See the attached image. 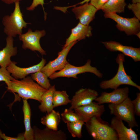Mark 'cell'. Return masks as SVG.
<instances>
[{
	"instance_id": "cell-21",
	"label": "cell",
	"mask_w": 140,
	"mask_h": 140,
	"mask_svg": "<svg viewBox=\"0 0 140 140\" xmlns=\"http://www.w3.org/2000/svg\"><path fill=\"white\" fill-rule=\"evenodd\" d=\"M55 90V85L51 86L42 95L41 104L38 106L41 112L48 114L53 110V97Z\"/></svg>"
},
{
	"instance_id": "cell-37",
	"label": "cell",
	"mask_w": 140,
	"mask_h": 140,
	"mask_svg": "<svg viewBox=\"0 0 140 140\" xmlns=\"http://www.w3.org/2000/svg\"><path fill=\"white\" fill-rule=\"evenodd\" d=\"M139 39L140 38V31L137 33L135 34Z\"/></svg>"
},
{
	"instance_id": "cell-1",
	"label": "cell",
	"mask_w": 140,
	"mask_h": 140,
	"mask_svg": "<svg viewBox=\"0 0 140 140\" xmlns=\"http://www.w3.org/2000/svg\"><path fill=\"white\" fill-rule=\"evenodd\" d=\"M7 88L9 91L17 93L23 99H32L40 102L42 95L47 90L34 82L31 76H29L20 80L14 79Z\"/></svg>"
},
{
	"instance_id": "cell-5",
	"label": "cell",
	"mask_w": 140,
	"mask_h": 140,
	"mask_svg": "<svg viewBox=\"0 0 140 140\" xmlns=\"http://www.w3.org/2000/svg\"><path fill=\"white\" fill-rule=\"evenodd\" d=\"M108 107L111 114L125 121L129 128L138 127L132 101L128 97L120 103H109Z\"/></svg>"
},
{
	"instance_id": "cell-9",
	"label": "cell",
	"mask_w": 140,
	"mask_h": 140,
	"mask_svg": "<svg viewBox=\"0 0 140 140\" xmlns=\"http://www.w3.org/2000/svg\"><path fill=\"white\" fill-rule=\"evenodd\" d=\"M75 41L69 44L58 53V57L54 60L50 61L41 69V71L48 78L57 71H61L68 62L66 60L67 55L72 47L77 42Z\"/></svg>"
},
{
	"instance_id": "cell-11",
	"label": "cell",
	"mask_w": 140,
	"mask_h": 140,
	"mask_svg": "<svg viewBox=\"0 0 140 140\" xmlns=\"http://www.w3.org/2000/svg\"><path fill=\"white\" fill-rule=\"evenodd\" d=\"M98 92L90 88H81L76 92L71 100V109L90 103L98 96Z\"/></svg>"
},
{
	"instance_id": "cell-22",
	"label": "cell",
	"mask_w": 140,
	"mask_h": 140,
	"mask_svg": "<svg viewBox=\"0 0 140 140\" xmlns=\"http://www.w3.org/2000/svg\"><path fill=\"white\" fill-rule=\"evenodd\" d=\"M61 119L59 112L53 110L41 118V122L47 128L54 130H57Z\"/></svg>"
},
{
	"instance_id": "cell-17",
	"label": "cell",
	"mask_w": 140,
	"mask_h": 140,
	"mask_svg": "<svg viewBox=\"0 0 140 140\" xmlns=\"http://www.w3.org/2000/svg\"><path fill=\"white\" fill-rule=\"evenodd\" d=\"M34 140H66L65 133L61 130H54L46 127L41 129L36 126L32 128Z\"/></svg>"
},
{
	"instance_id": "cell-13",
	"label": "cell",
	"mask_w": 140,
	"mask_h": 140,
	"mask_svg": "<svg viewBox=\"0 0 140 140\" xmlns=\"http://www.w3.org/2000/svg\"><path fill=\"white\" fill-rule=\"evenodd\" d=\"M106 48L111 52L118 51L131 58L135 62L140 61V48L124 45L115 41H102Z\"/></svg>"
},
{
	"instance_id": "cell-3",
	"label": "cell",
	"mask_w": 140,
	"mask_h": 140,
	"mask_svg": "<svg viewBox=\"0 0 140 140\" xmlns=\"http://www.w3.org/2000/svg\"><path fill=\"white\" fill-rule=\"evenodd\" d=\"M19 3V2H15L13 12L10 15L5 16L2 18L3 31L8 36L15 37L17 35L22 34L23 29L26 28L28 24H31L24 20Z\"/></svg>"
},
{
	"instance_id": "cell-15",
	"label": "cell",
	"mask_w": 140,
	"mask_h": 140,
	"mask_svg": "<svg viewBox=\"0 0 140 140\" xmlns=\"http://www.w3.org/2000/svg\"><path fill=\"white\" fill-rule=\"evenodd\" d=\"M72 11L75 14L76 19L79 20L80 23L88 25L95 18V14L98 10L90 3H86L78 7H74Z\"/></svg>"
},
{
	"instance_id": "cell-6",
	"label": "cell",
	"mask_w": 140,
	"mask_h": 140,
	"mask_svg": "<svg viewBox=\"0 0 140 140\" xmlns=\"http://www.w3.org/2000/svg\"><path fill=\"white\" fill-rule=\"evenodd\" d=\"M91 61L88 59L84 65L80 66H75L68 62L64 68L58 72H55L49 78L53 80L59 77L73 78L77 79V75L86 72H90L100 78L103 77V74L95 67L91 65Z\"/></svg>"
},
{
	"instance_id": "cell-29",
	"label": "cell",
	"mask_w": 140,
	"mask_h": 140,
	"mask_svg": "<svg viewBox=\"0 0 140 140\" xmlns=\"http://www.w3.org/2000/svg\"><path fill=\"white\" fill-rule=\"evenodd\" d=\"M136 97L135 99L132 101L135 114L138 116H140V93H137Z\"/></svg>"
},
{
	"instance_id": "cell-10",
	"label": "cell",
	"mask_w": 140,
	"mask_h": 140,
	"mask_svg": "<svg viewBox=\"0 0 140 140\" xmlns=\"http://www.w3.org/2000/svg\"><path fill=\"white\" fill-rule=\"evenodd\" d=\"M74 109L75 113L79 117L80 120L84 123L93 117H100L105 111L103 105L93 102L78 107Z\"/></svg>"
},
{
	"instance_id": "cell-4",
	"label": "cell",
	"mask_w": 140,
	"mask_h": 140,
	"mask_svg": "<svg viewBox=\"0 0 140 140\" xmlns=\"http://www.w3.org/2000/svg\"><path fill=\"white\" fill-rule=\"evenodd\" d=\"M116 62L118 64V68L115 75L111 79L101 81L99 86L102 89H106L109 88L115 89L122 85L131 86L140 90V86L132 80L131 76L126 73L123 62L125 61V55L122 53L118 54L116 59Z\"/></svg>"
},
{
	"instance_id": "cell-7",
	"label": "cell",
	"mask_w": 140,
	"mask_h": 140,
	"mask_svg": "<svg viewBox=\"0 0 140 140\" xmlns=\"http://www.w3.org/2000/svg\"><path fill=\"white\" fill-rule=\"evenodd\" d=\"M105 18H109L117 23L116 27L120 31H124L128 35H135L140 31L139 20L136 17L128 18L123 17L116 13H104Z\"/></svg>"
},
{
	"instance_id": "cell-27",
	"label": "cell",
	"mask_w": 140,
	"mask_h": 140,
	"mask_svg": "<svg viewBox=\"0 0 140 140\" xmlns=\"http://www.w3.org/2000/svg\"><path fill=\"white\" fill-rule=\"evenodd\" d=\"M61 119L65 123L75 122L80 120L78 115L72 109H66L61 114Z\"/></svg>"
},
{
	"instance_id": "cell-28",
	"label": "cell",
	"mask_w": 140,
	"mask_h": 140,
	"mask_svg": "<svg viewBox=\"0 0 140 140\" xmlns=\"http://www.w3.org/2000/svg\"><path fill=\"white\" fill-rule=\"evenodd\" d=\"M14 79L11 75L10 73L6 68L1 67L0 68V81L5 82L8 87L9 86L11 81Z\"/></svg>"
},
{
	"instance_id": "cell-2",
	"label": "cell",
	"mask_w": 140,
	"mask_h": 140,
	"mask_svg": "<svg viewBox=\"0 0 140 140\" xmlns=\"http://www.w3.org/2000/svg\"><path fill=\"white\" fill-rule=\"evenodd\" d=\"M86 129L95 140H118L115 131L100 117H93L86 122Z\"/></svg>"
},
{
	"instance_id": "cell-32",
	"label": "cell",
	"mask_w": 140,
	"mask_h": 140,
	"mask_svg": "<svg viewBox=\"0 0 140 140\" xmlns=\"http://www.w3.org/2000/svg\"><path fill=\"white\" fill-rule=\"evenodd\" d=\"M109 0H91L90 3L94 6L97 10H101L102 7Z\"/></svg>"
},
{
	"instance_id": "cell-19",
	"label": "cell",
	"mask_w": 140,
	"mask_h": 140,
	"mask_svg": "<svg viewBox=\"0 0 140 140\" xmlns=\"http://www.w3.org/2000/svg\"><path fill=\"white\" fill-rule=\"evenodd\" d=\"M5 47L0 51V66L6 68L11 62V57L17 53V48L13 46V39L12 37L8 36L6 39Z\"/></svg>"
},
{
	"instance_id": "cell-25",
	"label": "cell",
	"mask_w": 140,
	"mask_h": 140,
	"mask_svg": "<svg viewBox=\"0 0 140 140\" xmlns=\"http://www.w3.org/2000/svg\"><path fill=\"white\" fill-rule=\"evenodd\" d=\"M67 124V129L73 137H82V129L85 123L82 121H78Z\"/></svg>"
},
{
	"instance_id": "cell-20",
	"label": "cell",
	"mask_w": 140,
	"mask_h": 140,
	"mask_svg": "<svg viewBox=\"0 0 140 140\" xmlns=\"http://www.w3.org/2000/svg\"><path fill=\"white\" fill-rule=\"evenodd\" d=\"M23 111L25 128L23 136L25 140H34L33 130L31 125V111L30 106L27 100L23 99Z\"/></svg>"
},
{
	"instance_id": "cell-8",
	"label": "cell",
	"mask_w": 140,
	"mask_h": 140,
	"mask_svg": "<svg viewBox=\"0 0 140 140\" xmlns=\"http://www.w3.org/2000/svg\"><path fill=\"white\" fill-rule=\"evenodd\" d=\"M45 34L44 30L33 32L30 29H29L26 33L19 35V40L23 43L22 47L24 50L28 49L33 51H38L42 55H46V51L42 48L40 43V38Z\"/></svg>"
},
{
	"instance_id": "cell-12",
	"label": "cell",
	"mask_w": 140,
	"mask_h": 140,
	"mask_svg": "<svg viewBox=\"0 0 140 140\" xmlns=\"http://www.w3.org/2000/svg\"><path fill=\"white\" fill-rule=\"evenodd\" d=\"M129 88L127 87L117 88L112 92H102L95 100L99 104L105 103L118 104L123 101L128 97Z\"/></svg>"
},
{
	"instance_id": "cell-36",
	"label": "cell",
	"mask_w": 140,
	"mask_h": 140,
	"mask_svg": "<svg viewBox=\"0 0 140 140\" xmlns=\"http://www.w3.org/2000/svg\"><path fill=\"white\" fill-rule=\"evenodd\" d=\"M132 3H140V0H132Z\"/></svg>"
},
{
	"instance_id": "cell-14",
	"label": "cell",
	"mask_w": 140,
	"mask_h": 140,
	"mask_svg": "<svg viewBox=\"0 0 140 140\" xmlns=\"http://www.w3.org/2000/svg\"><path fill=\"white\" fill-rule=\"evenodd\" d=\"M46 61L43 58L38 64L27 68H21L16 65V62L11 61L6 68L15 79H23L28 75L40 71Z\"/></svg>"
},
{
	"instance_id": "cell-34",
	"label": "cell",
	"mask_w": 140,
	"mask_h": 140,
	"mask_svg": "<svg viewBox=\"0 0 140 140\" xmlns=\"http://www.w3.org/2000/svg\"><path fill=\"white\" fill-rule=\"evenodd\" d=\"M4 3L8 4H12L17 2H19L22 0H1Z\"/></svg>"
},
{
	"instance_id": "cell-35",
	"label": "cell",
	"mask_w": 140,
	"mask_h": 140,
	"mask_svg": "<svg viewBox=\"0 0 140 140\" xmlns=\"http://www.w3.org/2000/svg\"><path fill=\"white\" fill-rule=\"evenodd\" d=\"M91 0H84L83 1H82L81 2H80V3H78V4H76V5H74L73 6L74 7L76 5H77L78 4H83L84 3H88V2H89V1H90Z\"/></svg>"
},
{
	"instance_id": "cell-16",
	"label": "cell",
	"mask_w": 140,
	"mask_h": 140,
	"mask_svg": "<svg viewBox=\"0 0 140 140\" xmlns=\"http://www.w3.org/2000/svg\"><path fill=\"white\" fill-rule=\"evenodd\" d=\"M110 126L117 133L118 140H138V135L131 128H128L123 121L114 117L111 120Z\"/></svg>"
},
{
	"instance_id": "cell-33",
	"label": "cell",
	"mask_w": 140,
	"mask_h": 140,
	"mask_svg": "<svg viewBox=\"0 0 140 140\" xmlns=\"http://www.w3.org/2000/svg\"><path fill=\"white\" fill-rule=\"evenodd\" d=\"M0 137L4 140H25L23 135H20L17 137H11L6 136L2 133L0 130Z\"/></svg>"
},
{
	"instance_id": "cell-24",
	"label": "cell",
	"mask_w": 140,
	"mask_h": 140,
	"mask_svg": "<svg viewBox=\"0 0 140 140\" xmlns=\"http://www.w3.org/2000/svg\"><path fill=\"white\" fill-rule=\"evenodd\" d=\"M71 102L67 92L65 90H55L53 94V103L54 108L65 105Z\"/></svg>"
},
{
	"instance_id": "cell-18",
	"label": "cell",
	"mask_w": 140,
	"mask_h": 140,
	"mask_svg": "<svg viewBox=\"0 0 140 140\" xmlns=\"http://www.w3.org/2000/svg\"><path fill=\"white\" fill-rule=\"evenodd\" d=\"M91 26L82 24L79 22L75 27L71 29V33L66 39L62 48L66 47L71 43L89 38L92 35Z\"/></svg>"
},
{
	"instance_id": "cell-38",
	"label": "cell",
	"mask_w": 140,
	"mask_h": 140,
	"mask_svg": "<svg viewBox=\"0 0 140 140\" xmlns=\"http://www.w3.org/2000/svg\"><path fill=\"white\" fill-rule=\"evenodd\" d=\"M2 140V138H1V137H0V140Z\"/></svg>"
},
{
	"instance_id": "cell-31",
	"label": "cell",
	"mask_w": 140,
	"mask_h": 140,
	"mask_svg": "<svg viewBox=\"0 0 140 140\" xmlns=\"http://www.w3.org/2000/svg\"><path fill=\"white\" fill-rule=\"evenodd\" d=\"M129 10H131L135 17L140 20V3H129L127 5Z\"/></svg>"
},
{
	"instance_id": "cell-30",
	"label": "cell",
	"mask_w": 140,
	"mask_h": 140,
	"mask_svg": "<svg viewBox=\"0 0 140 140\" xmlns=\"http://www.w3.org/2000/svg\"><path fill=\"white\" fill-rule=\"evenodd\" d=\"M44 0H33L31 5L26 8V10L29 11H33L38 5H41L43 9L44 14V19L45 20L46 18L47 14L45 11L43 6L44 4Z\"/></svg>"
},
{
	"instance_id": "cell-26",
	"label": "cell",
	"mask_w": 140,
	"mask_h": 140,
	"mask_svg": "<svg viewBox=\"0 0 140 140\" xmlns=\"http://www.w3.org/2000/svg\"><path fill=\"white\" fill-rule=\"evenodd\" d=\"M31 77L33 80L46 90H48L51 86L47 76L41 71L31 74Z\"/></svg>"
},
{
	"instance_id": "cell-23",
	"label": "cell",
	"mask_w": 140,
	"mask_h": 140,
	"mask_svg": "<svg viewBox=\"0 0 140 140\" xmlns=\"http://www.w3.org/2000/svg\"><path fill=\"white\" fill-rule=\"evenodd\" d=\"M125 0H109L101 9L104 13L124 12L127 4Z\"/></svg>"
}]
</instances>
